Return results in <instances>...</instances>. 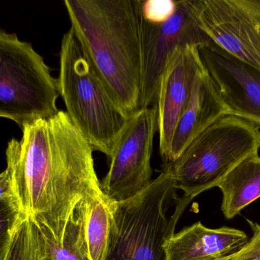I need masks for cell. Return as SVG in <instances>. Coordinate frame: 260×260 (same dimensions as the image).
I'll return each mask as SVG.
<instances>
[{
  "mask_svg": "<svg viewBox=\"0 0 260 260\" xmlns=\"http://www.w3.org/2000/svg\"><path fill=\"white\" fill-rule=\"evenodd\" d=\"M58 81L43 57L15 33L0 31V116L21 129L60 110Z\"/></svg>",
  "mask_w": 260,
  "mask_h": 260,
  "instance_id": "cell-6",
  "label": "cell"
},
{
  "mask_svg": "<svg viewBox=\"0 0 260 260\" xmlns=\"http://www.w3.org/2000/svg\"><path fill=\"white\" fill-rule=\"evenodd\" d=\"M202 64L224 105L226 115L260 129V71L214 43L199 47Z\"/></svg>",
  "mask_w": 260,
  "mask_h": 260,
  "instance_id": "cell-10",
  "label": "cell"
},
{
  "mask_svg": "<svg viewBox=\"0 0 260 260\" xmlns=\"http://www.w3.org/2000/svg\"><path fill=\"white\" fill-rule=\"evenodd\" d=\"M46 245L37 223L27 217L17 228L1 260H45Z\"/></svg>",
  "mask_w": 260,
  "mask_h": 260,
  "instance_id": "cell-16",
  "label": "cell"
},
{
  "mask_svg": "<svg viewBox=\"0 0 260 260\" xmlns=\"http://www.w3.org/2000/svg\"><path fill=\"white\" fill-rule=\"evenodd\" d=\"M260 130L233 115H225L193 140L173 162L162 170L175 187L194 199L217 187L241 161L258 153Z\"/></svg>",
  "mask_w": 260,
  "mask_h": 260,
  "instance_id": "cell-5",
  "label": "cell"
},
{
  "mask_svg": "<svg viewBox=\"0 0 260 260\" xmlns=\"http://www.w3.org/2000/svg\"><path fill=\"white\" fill-rule=\"evenodd\" d=\"M115 205L103 193L84 201L79 206L84 226L89 260H107L115 236Z\"/></svg>",
  "mask_w": 260,
  "mask_h": 260,
  "instance_id": "cell-14",
  "label": "cell"
},
{
  "mask_svg": "<svg viewBox=\"0 0 260 260\" xmlns=\"http://www.w3.org/2000/svg\"><path fill=\"white\" fill-rule=\"evenodd\" d=\"M200 0L177 1V10L164 23L141 22L143 75L140 110L155 106L162 74L177 48L212 43L199 25Z\"/></svg>",
  "mask_w": 260,
  "mask_h": 260,
  "instance_id": "cell-7",
  "label": "cell"
},
{
  "mask_svg": "<svg viewBox=\"0 0 260 260\" xmlns=\"http://www.w3.org/2000/svg\"><path fill=\"white\" fill-rule=\"evenodd\" d=\"M198 17L214 45L260 71V0H200Z\"/></svg>",
  "mask_w": 260,
  "mask_h": 260,
  "instance_id": "cell-9",
  "label": "cell"
},
{
  "mask_svg": "<svg viewBox=\"0 0 260 260\" xmlns=\"http://www.w3.org/2000/svg\"><path fill=\"white\" fill-rule=\"evenodd\" d=\"M225 115H228L224 105L203 66L198 73L189 102L176 125L169 162L176 160L193 140Z\"/></svg>",
  "mask_w": 260,
  "mask_h": 260,
  "instance_id": "cell-13",
  "label": "cell"
},
{
  "mask_svg": "<svg viewBox=\"0 0 260 260\" xmlns=\"http://www.w3.org/2000/svg\"><path fill=\"white\" fill-rule=\"evenodd\" d=\"M74 34L126 118L140 111L142 89L141 0H65Z\"/></svg>",
  "mask_w": 260,
  "mask_h": 260,
  "instance_id": "cell-2",
  "label": "cell"
},
{
  "mask_svg": "<svg viewBox=\"0 0 260 260\" xmlns=\"http://www.w3.org/2000/svg\"><path fill=\"white\" fill-rule=\"evenodd\" d=\"M199 48L187 45L177 48L161 78L156 106L159 153L164 164L169 162L176 125L189 102L198 73L203 68Z\"/></svg>",
  "mask_w": 260,
  "mask_h": 260,
  "instance_id": "cell-11",
  "label": "cell"
},
{
  "mask_svg": "<svg viewBox=\"0 0 260 260\" xmlns=\"http://www.w3.org/2000/svg\"><path fill=\"white\" fill-rule=\"evenodd\" d=\"M43 234L47 257L53 260H89L85 240L84 226L80 208L68 226L64 238L57 243Z\"/></svg>",
  "mask_w": 260,
  "mask_h": 260,
  "instance_id": "cell-17",
  "label": "cell"
},
{
  "mask_svg": "<svg viewBox=\"0 0 260 260\" xmlns=\"http://www.w3.org/2000/svg\"><path fill=\"white\" fill-rule=\"evenodd\" d=\"M0 255H2L8 248L13 234L27 217L22 212L6 170L0 176Z\"/></svg>",
  "mask_w": 260,
  "mask_h": 260,
  "instance_id": "cell-18",
  "label": "cell"
},
{
  "mask_svg": "<svg viewBox=\"0 0 260 260\" xmlns=\"http://www.w3.org/2000/svg\"><path fill=\"white\" fill-rule=\"evenodd\" d=\"M252 237L243 248L226 260H260V224L247 220Z\"/></svg>",
  "mask_w": 260,
  "mask_h": 260,
  "instance_id": "cell-20",
  "label": "cell"
},
{
  "mask_svg": "<svg viewBox=\"0 0 260 260\" xmlns=\"http://www.w3.org/2000/svg\"><path fill=\"white\" fill-rule=\"evenodd\" d=\"M222 193L221 211L232 219L260 198V156L251 155L236 166L217 185Z\"/></svg>",
  "mask_w": 260,
  "mask_h": 260,
  "instance_id": "cell-15",
  "label": "cell"
},
{
  "mask_svg": "<svg viewBox=\"0 0 260 260\" xmlns=\"http://www.w3.org/2000/svg\"><path fill=\"white\" fill-rule=\"evenodd\" d=\"M158 131L156 105L138 111L127 120L110 159L101 189L115 202L135 197L151 183L153 140Z\"/></svg>",
  "mask_w": 260,
  "mask_h": 260,
  "instance_id": "cell-8",
  "label": "cell"
},
{
  "mask_svg": "<svg viewBox=\"0 0 260 260\" xmlns=\"http://www.w3.org/2000/svg\"><path fill=\"white\" fill-rule=\"evenodd\" d=\"M21 130L6 151L12 188L24 215L60 243L78 207L103 194L93 150L63 111Z\"/></svg>",
  "mask_w": 260,
  "mask_h": 260,
  "instance_id": "cell-1",
  "label": "cell"
},
{
  "mask_svg": "<svg viewBox=\"0 0 260 260\" xmlns=\"http://www.w3.org/2000/svg\"><path fill=\"white\" fill-rule=\"evenodd\" d=\"M176 190L170 175L162 170L144 191L116 202V226L107 260H166V242L193 200L178 197Z\"/></svg>",
  "mask_w": 260,
  "mask_h": 260,
  "instance_id": "cell-3",
  "label": "cell"
},
{
  "mask_svg": "<svg viewBox=\"0 0 260 260\" xmlns=\"http://www.w3.org/2000/svg\"><path fill=\"white\" fill-rule=\"evenodd\" d=\"M177 10L174 0H147L142 1L143 18L150 23L159 24L173 17Z\"/></svg>",
  "mask_w": 260,
  "mask_h": 260,
  "instance_id": "cell-19",
  "label": "cell"
},
{
  "mask_svg": "<svg viewBox=\"0 0 260 260\" xmlns=\"http://www.w3.org/2000/svg\"><path fill=\"white\" fill-rule=\"evenodd\" d=\"M248 241V236L241 230L209 228L198 221L167 240L166 260H226Z\"/></svg>",
  "mask_w": 260,
  "mask_h": 260,
  "instance_id": "cell-12",
  "label": "cell"
},
{
  "mask_svg": "<svg viewBox=\"0 0 260 260\" xmlns=\"http://www.w3.org/2000/svg\"><path fill=\"white\" fill-rule=\"evenodd\" d=\"M45 260H53L52 258H48V257H46Z\"/></svg>",
  "mask_w": 260,
  "mask_h": 260,
  "instance_id": "cell-21",
  "label": "cell"
},
{
  "mask_svg": "<svg viewBox=\"0 0 260 260\" xmlns=\"http://www.w3.org/2000/svg\"><path fill=\"white\" fill-rule=\"evenodd\" d=\"M66 112L93 151L111 159L127 120L95 74L75 35H63L57 78Z\"/></svg>",
  "mask_w": 260,
  "mask_h": 260,
  "instance_id": "cell-4",
  "label": "cell"
}]
</instances>
